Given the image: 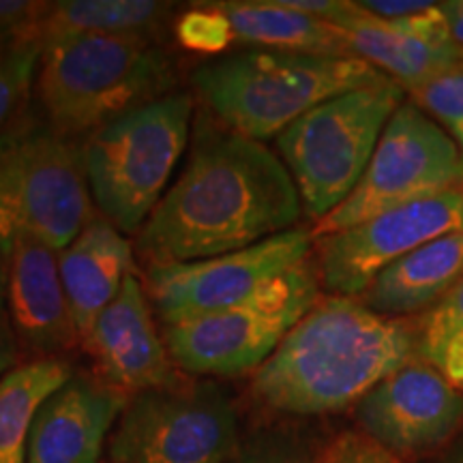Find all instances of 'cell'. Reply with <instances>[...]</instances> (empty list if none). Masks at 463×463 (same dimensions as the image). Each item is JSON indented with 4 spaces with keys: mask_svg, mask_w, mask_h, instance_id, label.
<instances>
[{
    "mask_svg": "<svg viewBox=\"0 0 463 463\" xmlns=\"http://www.w3.org/2000/svg\"><path fill=\"white\" fill-rule=\"evenodd\" d=\"M300 215L297 184L273 150L204 123L181 176L137 232L136 249L148 269L198 262L283 234Z\"/></svg>",
    "mask_w": 463,
    "mask_h": 463,
    "instance_id": "1",
    "label": "cell"
},
{
    "mask_svg": "<svg viewBox=\"0 0 463 463\" xmlns=\"http://www.w3.org/2000/svg\"><path fill=\"white\" fill-rule=\"evenodd\" d=\"M416 339L419 317L382 316L352 297H320L258 369L253 392L277 412H341L416 358Z\"/></svg>",
    "mask_w": 463,
    "mask_h": 463,
    "instance_id": "2",
    "label": "cell"
},
{
    "mask_svg": "<svg viewBox=\"0 0 463 463\" xmlns=\"http://www.w3.org/2000/svg\"><path fill=\"white\" fill-rule=\"evenodd\" d=\"M176 82L170 52L155 39L71 34L43 42L34 86L45 123L75 140L172 95Z\"/></svg>",
    "mask_w": 463,
    "mask_h": 463,
    "instance_id": "3",
    "label": "cell"
},
{
    "mask_svg": "<svg viewBox=\"0 0 463 463\" xmlns=\"http://www.w3.org/2000/svg\"><path fill=\"white\" fill-rule=\"evenodd\" d=\"M382 80L384 73L356 56L256 48L215 58L191 75L208 109L225 127L258 142L277 137L328 99Z\"/></svg>",
    "mask_w": 463,
    "mask_h": 463,
    "instance_id": "4",
    "label": "cell"
},
{
    "mask_svg": "<svg viewBox=\"0 0 463 463\" xmlns=\"http://www.w3.org/2000/svg\"><path fill=\"white\" fill-rule=\"evenodd\" d=\"M194 97L172 92L103 125L82 144L92 202L123 234L140 232L189 144Z\"/></svg>",
    "mask_w": 463,
    "mask_h": 463,
    "instance_id": "5",
    "label": "cell"
},
{
    "mask_svg": "<svg viewBox=\"0 0 463 463\" xmlns=\"http://www.w3.org/2000/svg\"><path fill=\"white\" fill-rule=\"evenodd\" d=\"M403 97L386 78L328 99L277 136L307 217L320 222L350 198Z\"/></svg>",
    "mask_w": 463,
    "mask_h": 463,
    "instance_id": "6",
    "label": "cell"
},
{
    "mask_svg": "<svg viewBox=\"0 0 463 463\" xmlns=\"http://www.w3.org/2000/svg\"><path fill=\"white\" fill-rule=\"evenodd\" d=\"M92 217L82 146L73 137L26 118L0 136V253L20 234L62 251Z\"/></svg>",
    "mask_w": 463,
    "mask_h": 463,
    "instance_id": "7",
    "label": "cell"
},
{
    "mask_svg": "<svg viewBox=\"0 0 463 463\" xmlns=\"http://www.w3.org/2000/svg\"><path fill=\"white\" fill-rule=\"evenodd\" d=\"M320 298V275L311 260L230 309L165 326L170 358L183 372L234 378L258 372Z\"/></svg>",
    "mask_w": 463,
    "mask_h": 463,
    "instance_id": "8",
    "label": "cell"
},
{
    "mask_svg": "<svg viewBox=\"0 0 463 463\" xmlns=\"http://www.w3.org/2000/svg\"><path fill=\"white\" fill-rule=\"evenodd\" d=\"M241 444L228 392L181 382L131 395L108 450L114 463H230Z\"/></svg>",
    "mask_w": 463,
    "mask_h": 463,
    "instance_id": "9",
    "label": "cell"
},
{
    "mask_svg": "<svg viewBox=\"0 0 463 463\" xmlns=\"http://www.w3.org/2000/svg\"><path fill=\"white\" fill-rule=\"evenodd\" d=\"M463 187L457 144L416 103H402L382 133L361 183L331 215L316 222L314 239L347 230L380 213Z\"/></svg>",
    "mask_w": 463,
    "mask_h": 463,
    "instance_id": "10",
    "label": "cell"
},
{
    "mask_svg": "<svg viewBox=\"0 0 463 463\" xmlns=\"http://www.w3.org/2000/svg\"><path fill=\"white\" fill-rule=\"evenodd\" d=\"M311 247L314 234L292 228L223 256L148 269L150 300L164 326L219 314L309 260Z\"/></svg>",
    "mask_w": 463,
    "mask_h": 463,
    "instance_id": "11",
    "label": "cell"
},
{
    "mask_svg": "<svg viewBox=\"0 0 463 463\" xmlns=\"http://www.w3.org/2000/svg\"><path fill=\"white\" fill-rule=\"evenodd\" d=\"M463 228V187L392 208L316 241L320 283L337 297L358 298L392 262L438 236Z\"/></svg>",
    "mask_w": 463,
    "mask_h": 463,
    "instance_id": "12",
    "label": "cell"
},
{
    "mask_svg": "<svg viewBox=\"0 0 463 463\" xmlns=\"http://www.w3.org/2000/svg\"><path fill=\"white\" fill-rule=\"evenodd\" d=\"M363 433L397 457L442 449L463 425V392L431 364L412 358L356 403Z\"/></svg>",
    "mask_w": 463,
    "mask_h": 463,
    "instance_id": "13",
    "label": "cell"
},
{
    "mask_svg": "<svg viewBox=\"0 0 463 463\" xmlns=\"http://www.w3.org/2000/svg\"><path fill=\"white\" fill-rule=\"evenodd\" d=\"M101 380L129 395L184 382L155 326L142 281L127 275L118 297L101 311L82 341Z\"/></svg>",
    "mask_w": 463,
    "mask_h": 463,
    "instance_id": "14",
    "label": "cell"
},
{
    "mask_svg": "<svg viewBox=\"0 0 463 463\" xmlns=\"http://www.w3.org/2000/svg\"><path fill=\"white\" fill-rule=\"evenodd\" d=\"M337 26L352 56L395 80L405 92L461 61V50L450 42L442 3L399 20H382L354 3Z\"/></svg>",
    "mask_w": 463,
    "mask_h": 463,
    "instance_id": "15",
    "label": "cell"
},
{
    "mask_svg": "<svg viewBox=\"0 0 463 463\" xmlns=\"http://www.w3.org/2000/svg\"><path fill=\"white\" fill-rule=\"evenodd\" d=\"M127 402L108 382L73 373L34 416L28 463H99Z\"/></svg>",
    "mask_w": 463,
    "mask_h": 463,
    "instance_id": "16",
    "label": "cell"
},
{
    "mask_svg": "<svg viewBox=\"0 0 463 463\" xmlns=\"http://www.w3.org/2000/svg\"><path fill=\"white\" fill-rule=\"evenodd\" d=\"M7 311L15 339L33 350L62 352L80 341L58 269V251L28 234L3 251Z\"/></svg>",
    "mask_w": 463,
    "mask_h": 463,
    "instance_id": "17",
    "label": "cell"
},
{
    "mask_svg": "<svg viewBox=\"0 0 463 463\" xmlns=\"http://www.w3.org/2000/svg\"><path fill=\"white\" fill-rule=\"evenodd\" d=\"M58 269L80 341H84L133 273V247L106 217H92L78 239L58 251Z\"/></svg>",
    "mask_w": 463,
    "mask_h": 463,
    "instance_id": "18",
    "label": "cell"
},
{
    "mask_svg": "<svg viewBox=\"0 0 463 463\" xmlns=\"http://www.w3.org/2000/svg\"><path fill=\"white\" fill-rule=\"evenodd\" d=\"M463 279V228L438 236L382 270L358 297L391 317H416Z\"/></svg>",
    "mask_w": 463,
    "mask_h": 463,
    "instance_id": "19",
    "label": "cell"
},
{
    "mask_svg": "<svg viewBox=\"0 0 463 463\" xmlns=\"http://www.w3.org/2000/svg\"><path fill=\"white\" fill-rule=\"evenodd\" d=\"M215 7L230 20L236 39L256 50L352 56L337 24L289 9L283 0H223Z\"/></svg>",
    "mask_w": 463,
    "mask_h": 463,
    "instance_id": "20",
    "label": "cell"
},
{
    "mask_svg": "<svg viewBox=\"0 0 463 463\" xmlns=\"http://www.w3.org/2000/svg\"><path fill=\"white\" fill-rule=\"evenodd\" d=\"M73 375L62 358L43 356L15 364L0 380V463H28L34 416L52 392Z\"/></svg>",
    "mask_w": 463,
    "mask_h": 463,
    "instance_id": "21",
    "label": "cell"
},
{
    "mask_svg": "<svg viewBox=\"0 0 463 463\" xmlns=\"http://www.w3.org/2000/svg\"><path fill=\"white\" fill-rule=\"evenodd\" d=\"M174 14V5L157 0H62L52 3L43 42L71 34L155 39Z\"/></svg>",
    "mask_w": 463,
    "mask_h": 463,
    "instance_id": "22",
    "label": "cell"
},
{
    "mask_svg": "<svg viewBox=\"0 0 463 463\" xmlns=\"http://www.w3.org/2000/svg\"><path fill=\"white\" fill-rule=\"evenodd\" d=\"M419 317L416 358L463 392V279Z\"/></svg>",
    "mask_w": 463,
    "mask_h": 463,
    "instance_id": "23",
    "label": "cell"
},
{
    "mask_svg": "<svg viewBox=\"0 0 463 463\" xmlns=\"http://www.w3.org/2000/svg\"><path fill=\"white\" fill-rule=\"evenodd\" d=\"M43 43L28 42L7 45L0 54V136H5L17 120L37 82Z\"/></svg>",
    "mask_w": 463,
    "mask_h": 463,
    "instance_id": "24",
    "label": "cell"
},
{
    "mask_svg": "<svg viewBox=\"0 0 463 463\" xmlns=\"http://www.w3.org/2000/svg\"><path fill=\"white\" fill-rule=\"evenodd\" d=\"M410 97L422 112L444 127L463 159V58L410 90Z\"/></svg>",
    "mask_w": 463,
    "mask_h": 463,
    "instance_id": "25",
    "label": "cell"
},
{
    "mask_svg": "<svg viewBox=\"0 0 463 463\" xmlns=\"http://www.w3.org/2000/svg\"><path fill=\"white\" fill-rule=\"evenodd\" d=\"M174 34L184 50L200 56L223 54L236 39L230 20L215 3H198L183 11L174 24Z\"/></svg>",
    "mask_w": 463,
    "mask_h": 463,
    "instance_id": "26",
    "label": "cell"
},
{
    "mask_svg": "<svg viewBox=\"0 0 463 463\" xmlns=\"http://www.w3.org/2000/svg\"><path fill=\"white\" fill-rule=\"evenodd\" d=\"M230 463H316V453L288 431H264L241 444Z\"/></svg>",
    "mask_w": 463,
    "mask_h": 463,
    "instance_id": "27",
    "label": "cell"
},
{
    "mask_svg": "<svg viewBox=\"0 0 463 463\" xmlns=\"http://www.w3.org/2000/svg\"><path fill=\"white\" fill-rule=\"evenodd\" d=\"M50 5L37 0H0V42L7 45L43 43V24Z\"/></svg>",
    "mask_w": 463,
    "mask_h": 463,
    "instance_id": "28",
    "label": "cell"
},
{
    "mask_svg": "<svg viewBox=\"0 0 463 463\" xmlns=\"http://www.w3.org/2000/svg\"><path fill=\"white\" fill-rule=\"evenodd\" d=\"M316 463H403L363 431H344L316 453Z\"/></svg>",
    "mask_w": 463,
    "mask_h": 463,
    "instance_id": "29",
    "label": "cell"
},
{
    "mask_svg": "<svg viewBox=\"0 0 463 463\" xmlns=\"http://www.w3.org/2000/svg\"><path fill=\"white\" fill-rule=\"evenodd\" d=\"M433 5L430 0H363L361 7L382 20H399L431 9Z\"/></svg>",
    "mask_w": 463,
    "mask_h": 463,
    "instance_id": "30",
    "label": "cell"
},
{
    "mask_svg": "<svg viewBox=\"0 0 463 463\" xmlns=\"http://www.w3.org/2000/svg\"><path fill=\"white\" fill-rule=\"evenodd\" d=\"M17 363V344L11 324L0 322V380L7 375Z\"/></svg>",
    "mask_w": 463,
    "mask_h": 463,
    "instance_id": "31",
    "label": "cell"
},
{
    "mask_svg": "<svg viewBox=\"0 0 463 463\" xmlns=\"http://www.w3.org/2000/svg\"><path fill=\"white\" fill-rule=\"evenodd\" d=\"M442 11L447 17L450 42L463 52V0H447L442 3Z\"/></svg>",
    "mask_w": 463,
    "mask_h": 463,
    "instance_id": "32",
    "label": "cell"
},
{
    "mask_svg": "<svg viewBox=\"0 0 463 463\" xmlns=\"http://www.w3.org/2000/svg\"><path fill=\"white\" fill-rule=\"evenodd\" d=\"M5 307H7V273H5V258L0 253V322H5Z\"/></svg>",
    "mask_w": 463,
    "mask_h": 463,
    "instance_id": "33",
    "label": "cell"
},
{
    "mask_svg": "<svg viewBox=\"0 0 463 463\" xmlns=\"http://www.w3.org/2000/svg\"><path fill=\"white\" fill-rule=\"evenodd\" d=\"M439 463H463V439L459 444H457V447L450 449L447 457H444V459Z\"/></svg>",
    "mask_w": 463,
    "mask_h": 463,
    "instance_id": "34",
    "label": "cell"
},
{
    "mask_svg": "<svg viewBox=\"0 0 463 463\" xmlns=\"http://www.w3.org/2000/svg\"><path fill=\"white\" fill-rule=\"evenodd\" d=\"M5 48H7V43H5V42H0V54H3V50Z\"/></svg>",
    "mask_w": 463,
    "mask_h": 463,
    "instance_id": "35",
    "label": "cell"
},
{
    "mask_svg": "<svg viewBox=\"0 0 463 463\" xmlns=\"http://www.w3.org/2000/svg\"><path fill=\"white\" fill-rule=\"evenodd\" d=\"M461 58H463V52H461Z\"/></svg>",
    "mask_w": 463,
    "mask_h": 463,
    "instance_id": "36",
    "label": "cell"
}]
</instances>
